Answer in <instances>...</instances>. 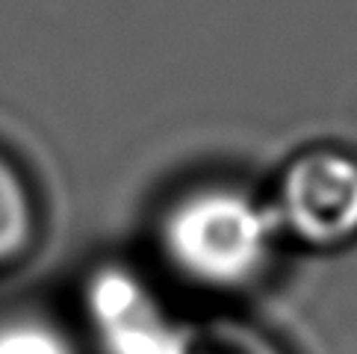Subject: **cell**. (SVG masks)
<instances>
[{"instance_id": "obj_1", "label": "cell", "mask_w": 357, "mask_h": 354, "mask_svg": "<svg viewBox=\"0 0 357 354\" xmlns=\"http://www.w3.org/2000/svg\"><path fill=\"white\" fill-rule=\"evenodd\" d=\"M280 222L236 186H201L169 207L160 227L165 260L186 281L207 289H239L266 272Z\"/></svg>"}, {"instance_id": "obj_2", "label": "cell", "mask_w": 357, "mask_h": 354, "mask_svg": "<svg viewBox=\"0 0 357 354\" xmlns=\"http://www.w3.org/2000/svg\"><path fill=\"white\" fill-rule=\"evenodd\" d=\"M272 207L280 231L310 248H342L357 239V154L316 145L280 174Z\"/></svg>"}, {"instance_id": "obj_3", "label": "cell", "mask_w": 357, "mask_h": 354, "mask_svg": "<svg viewBox=\"0 0 357 354\" xmlns=\"http://www.w3.org/2000/svg\"><path fill=\"white\" fill-rule=\"evenodd\" d=\"M33 195L18 169L0 157V263L15 260L33 239Z\"/></svg>"}, {"instance_id": "obj_4", "label": "cell", "mask_w": 357, "mask_h": 354, "mask_svg": "<svg viewBox=\"0 0 357 354\" xmlns=\"http://www.w3.org/2000/svg\"><path fill=\"white\" fill-rule=\"evenodd\" d=\"M0 354H74L68 337L59 328L36 316L0 319Z\"/></svg>"}, {"instance_id": "obj_5", "label": "cell", "mask_w": 357, "mask_h": 354, "mask_svg": "<svg viewBox=\"0 0 357 354\" xmlns=\"http://www.w3.org/2000/svg\"><path fill=\"white\" fill-rule=\"evenodd\" d=\"M162 354H284L278 351L269 339L248 331V328H236V325H225V328H213L198 337H172V343L165 346Z\"/></svg>"}]
</instances>
